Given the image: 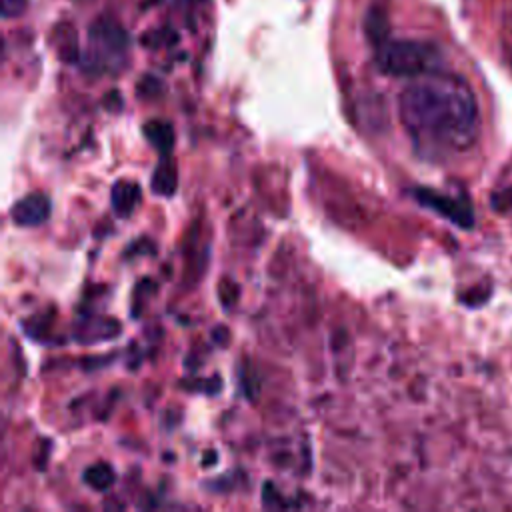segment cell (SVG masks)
<instances>
[{
  "mask_svg": "<svg viewBox=\"0 0 512 512\" xmlns=\"http://www.w3.org/2000/svg\"><path fill=\"white\" fill-rule=\"evenodd\" d=\"M398 108L406 132L428 156L460 152L476 138V98L456 76L438 72L418 76L402 90Z\"/></svg>",
  "mask_w": 512,
  "mask_h": 512,
  "instance_id": "1",
  "label": "cell"
},
{
  "mask_svg": "<svg viewBox=\"0 0 512 512\" xmlns=\"http://www.w3.org/2000/svg\"><path fill=\"white\" fill-rule=\"evenodd\" d=\"M376 64L388 76L418 78L438 68L440 54L428 42L386 38L382 44H378Z\"/></svg>",
  "mask_w": 512,
  "mask_h": 512,
  "instance_id": "2",
  "label": "cell"
},
{
  "mask_svg": "<svg viewBox=\"0 0 512 512\" xmlns=\"http://www.w3.org/2000/svg\"><path fill=\"white\" fill-rule=\"evenodd\" d=\"M90 60L96 68L116 70L124 64L128 50V36L124 30L110 20H98L90 28Z\"/></svg>",
  "mask_w": 512,
  "mask_h": 512,
  "instance_id": "3",
  "label": "cell"
},
{
  "mask_svg": "<svg viewBox=\"0 0 512 512\" xmlns=\"http://www.w3.org/2000/svg\"><path fill=\"white\" fill-rule=\"evenodd\" d=\"M416 196L422 204H426L432 210L440 212L442 216L450 218L458 226H470L472 224V212H470V206L466 202L442 196V194L432 192V190H418Z\"/></svg>",
  "mask_w": 512,
  "mask_h": 512,
  "instance_id": "4",
  "label": "cell"
},
{
  "mask_svg": "<svg viewBox=\"0 0 512 512\" xmlns=\"http://www.w3.org/2000/svg\"><path fill=\"white\" fill-rule=\"evenodd\" d=\"M50 214V202L44 194H30L14 204L12 218L20 226L42 224Z\"/></svg>",
  "mask_w": 512,
  "mask_h": 512,
  "instance_id": "5",
  "label": "cell"
},
{
  "mask_svg": "<svg viewBox=\"0 0 512 512\" xmlns=\"http://www.w3.org/2000/svg\"><path fill=\"white\" fill-rule=\"evenodd\" d=\"M138 200V186L136 184H128V182H118L112 190V204L114 210L122 216L132 212V206Z\"/></svg>",
  "mask_w": 512,
  "mask_h": 512,
  "instance_id": "6",
  "label": "cell"
},
{
  "mask_svg": "<svg viewBox=\"0 0 512 512\" xmlns=\"http://www.w3.org/2000/svg\"><path fill=\"white\" fill-rule=\"evenodd\" d=\"M366 30H368V36L378 44H382L386 40V12H382L380 8L372 6V10L368 12V18H366Z\"/></svg>",
  "mask_w": 512,
  "mask_h": 512,
  "instance_id": "7",
  "label": "cell"
},
{
  "mask_svg": "<svg viewBox=\"0 0 512 512\" xmlns=\"http://www.w3.org/2000/svg\"><path fill=\"white\" fill-rule=\"evenodd\" d=\"M144 130H146V136H148V138H150L158 148H162L164 152H166V150H170L172 140H174V134H172L170 124L154 120V122H148Z\"/></svg>",
  "mask_w": 512,
  "mask_h": 512,
  "instance_id": "8",
  "label": "cell"
},
{
  "mask_svg": "<svg viewBox=\"0 0 512 512\" xmlns=\"http://www.w3.org/2000/svg\"><path fill=\"white\" fill-rule=\"evenodd\" d=\"M84 482L96 490H106L114 482V472L106 464H96L84 472Z\"/></svg>",
  "mask_w": 512,
  "mask_h": 512,
  "instance_id": "9",
  "label": "cell"
},
{
  "mask_svg": "<svg viewBox=\"0 0 512 512\" xmlns=\"http://www.w3.org/2000/svg\"><path fill=\"white\" fill-rule=\"evenodd\" d=\"M28 6V0H0L2 16L4 18H16L20 16Z\"/></svg>",
  "mask_w": 512,
  "mask_h": 512,
  "instance_id": "10",
  "label": "cell"
}]
</instances>
